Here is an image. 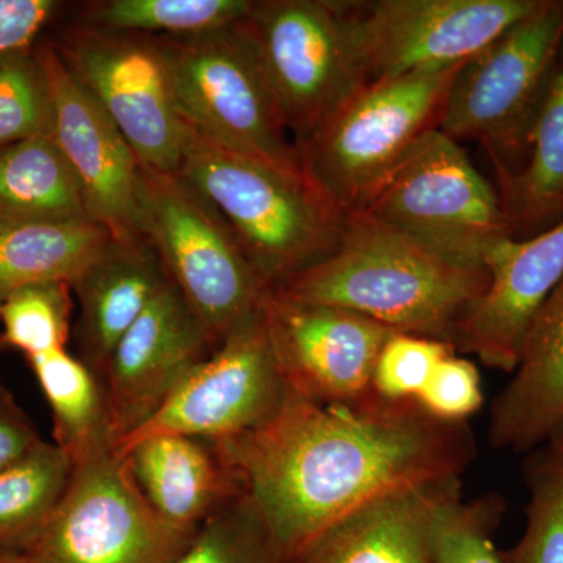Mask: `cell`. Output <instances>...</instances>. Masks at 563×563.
Listing matches in <instances>:
<instances>
[{
  "label": "cell",
  "instance_id": "1",
  "mask_svg": "<svg viewBox=\"0 0 563 563\" xmlns=\"http://www.w3.org/2000/svg\"><path fill=\"white\" fill-rule=\"evenodd\" d=\"M213 444L288 563L374 499L462 479L477 454L466 422L433 420L415 402L373 393L325 404L290 388L272 418Z\"/></svg>",
  "mask_w": 563,
  "mask_h": 563
},
{
  "label": "cell",
  "instance_id": "2",
  "mask_svg": "<svg viewBox=\"0 0 563 563\" xmlns=\"http://www.w3.org/2000/svg\"><path fill=\"white\" fill-rule=\"evenodd\" d=\"M487 284L484 268L448 261L355 211L344 217L342 240L328 258L272 290L453 346L459 321Z\"/></svg>",
  "mask_w": 563,
  "mask_h": 563
},
{
  "label": "cell",
  "instance_id": "3",
  "mask_svg": "<svg viewBox=\"0 0 563 563\" xmlns=\"http://www.w3.org/2000/svg\"><path fill=\"white\" fill-rule=\"evenodd\" d=\"M185 124L179 173L228 222L266 287L328 258L344 217L303 173L287 172Z\"/></svg>",
  "mask_w": 563,
  "mask_h": 563
},
{
  "label": "cell",
  "instance_id": "4",
  "mask_svg": "<svg viewBox=\"0 0 563 563\" xmlns=\"http://www.w3.org/2000/svg\"><path fill=\"white\" fill-rule=\"evenodd\" d=\"M562 46L563 0H539L461 65L440 106L437 131L477 141L498 179L521 172Z\"/></svg>",
  "mask_w": 563,
  "mask_h": 563
},
{
  "label": "cell",
  "instance_id": "5",
  "mask_svg": "<svg viewBox=\"0 0 563 563\" xmlns=\"http://www.w3.org/2000/svg\"><path fill=\"white\" fill-rule=\"evenodd\" d=\"M463 65V63H462ZM461 65L365 85L302 143V173L343 217L361 211L422 133Z\"/></svg>",
  "mask_w": 563,
  "mask_h": 563
},
{
  "label": "cell",
  "instance_id": "6",
  "mask_svg": "<svg viewBox=\"0 0 563 563\" xmlns=\"http://www.w3.org/2000/svg\"><path fill=\"white\" fill-rule=\"evenodd\" d=\"M140 232L214 342L261 307L266 291L218 210L180 174L140 165Z\"/></svg>",
  "mask_w": 563,
  "mask_h": 563
},
{
  "label": "cell",
  "instance_id": "7",
  "mask_svg": "<svg viewBox=\"0 0 563 563\" xmlns=\"http://www.w3.org/2000/svg\"><path fill=\"white\" fill-rule=\"evenodd\" d=\"M448 261L484 268L499 240L512 236L498 188L459 141L422 133L361 210Z\"/></svg>",
  "mask_w": 563,
  "mask_h": 563
},
{
  "label": "cell",
  "instance_id": "8",
  "mask_svg": "<svg viewBox=\"0 0 563 563\" xmlns=\"http://www.w3.org/2000/svg\"><path fill=\"white\" fill-rule=\"evenodd\" d=\"M239 22L188 38L152 36L168 63L181 118L232 150L302 173L272 87Z\"/></svg>",
  "mask_w": 563,
  "mask_h": 563
},
{
  "label": "cell",
  "instance_id": "9",
  "mask_svg": "<svg viewBox=\"0 0 563 563\" xmlns=\"http://www.w3.org/2000/svg\"><path fill=\"white\" fill-rule=\"evenodd\" d=\"M66 9L44 35L63 65L118 125L141 166L179 173L185 124L161 47L152 36L81 24Z\"/></svg>",
  "mask_w": 563,
  "mask_h": 563
},
{
  "label": "cell",
  "instance_id": "10",
  "mask_svg": "<svg viewBox=\"0 0 563 563\" xmlns=\"http://www.w3.org/2000/svg\"><path fill=\"white\" fill-rule=\"evenodd\" d=\"M539 0L333 2L365 84L453 68L487 47Z\"/></svg>",
  "mask_w": 563,
  "mask_h": 563
},
{
  "label": "cell",
  "instance_id": "11",
  "mask_svg": "<svg viewBox=\"0 0 563 563\" xmlns=\"http://www.w3.org/2000/svg\"><path fill=\"white\" fill-rule=\"evenodd\" d=\"M239 24L261 62L295 146L366 85L333 2L252 0Z\"/></svg>",
  "mask_w": 563,
  "mask_h": 563
},
{
  "label": "cell",
  "instance_id": "12",
  "mask_svg": "<svg viewBox=\"0 0 563 563\" xmlns=\"http://www.w3.org/2000/svg\"><path fill=\"white\" fill-rule=\"evenodd\" d=\"M195 533L151 509L117 450L73 465L60 503L24 554L31 563H172Z\"/></svg>",
  "mask_w": 563,
  "mask_h": 563
},
{
  "label": "cell",
  "instance_id": "13",
  "mask_svg": "<svg viewBox=\"0 0 563 563\" xmlns=\"http://www.w3.org/2000/svg\"><path fill=\"white\" fill-rule=\"evenodd\" d=\"M287 390L261 303L209 357L185 374L161 410L114 450L121 453L140 440L165 433L210 442L231 439L272 418Z\"/></svg>",
  "mask_w": 563,
  "mask_h": 563
},
{
  "label": "cell",
  "instance_id": "14",
  "mask_svg": "<svg viewBox=\"0 0 563 563\" xmlns=\"http://www.w3.org/2000/svg\"><path fill=\"white\" fill-rule=\"evenodd\" d=\"M277 365L290 390L325 404L373 395L379 352L395 333L340 307L266 291L262 301Z\"/></svg>",
  "mask_w": 563,
  "mask_h": 563
},
{
  "label": "cell",
  "instance_id": "15",
  "mask_svg": "<svg viewBox=\"0 0 563 563\" xmlns=\"http://www.w3.org/2000/svg\"><path fill=\"white\" fill-rule=\"evenodd\" d=\"M35 51L49 87L52 136L79 180L88 213L113 239H140L136 155L106 110L70 76L46 36Z\"/></svg>",
  "mask_w": 563,
  "mask_h": 563
},
{
  "label": "cell",
  "instance_id": "16",
  "mask_svg": "<svg viewBox=\"0 0 563 563\" xmlns=\"http://www.w3.org/2000/svg\"><path fill=\"white\" fill-rule=\"evenodd\" d=\"M217 346L172 282L124 333L99 376L114 448L146 424L185 374Z\"/></svg>",
  "mask_w": 563,
  "mask_h": 563
},
{
  "label": "cell",
  "instance_id": "17",
  "mask_svg": "<svg viewBox=\"0 0 563 563\" xmlns=\"http://www.w3.org/2000/svg\"><path fill=\"white\" fill-rule=\"evenodd\" d=\"M484 269L487 288L463 313L453 346L514 373L533 320L563 277V221L529 239L499 240Z\"/></svg>",
  "mask_w": 563,
  "mask_h": 563
},
{
  "label": "cell",
  "instance_id": "18",
  "mask_svg": "<svg viewBox=\"0 0 563 563\" xmlns=\"http://www.w3.org/2000/svg\"><path fill=\"white\" fill-rule=\"evenodd\" d=\"M169 284L157 251L144 236H111L106 250L70 285L79 302L73 331L77 357L98 379L124 333Z\"/></svg>",
  "mask_w": 563,
  "mask_h": 563
},
{
  "label": "cell",
  "instance_id": "19",
  "mask_svg": "<svg viewBox=\"0 0 563 563\" xmlns=\"http://www.w3.org/2000/svg\"><path fill=\"white\" fill-rule=\"evenodd\" d=\"M120 454L151 509L177 531L198 532L211 515L240 495L210 440L165 433L140 440Z\"/></svg>",
  "mask_w": 563,
  "mask_h": 563
},
{
  "label": "cell",
  "instance_id": "20",
  "mask_svg": "<svg viewBox=\"0 0 563 563\" xmlns=\"http://www.w3.org/2000/svg\"><path fill=\"white\" fill-rule=\"evenodd\" d=\"M512 379L492 406L496 450L525 453L563 432V277L531 325Z\"/></svg>",
  "mask_w": 563,
  "mask_h": 563
},
{
  "label": "cell",
  "instance_id": "21",
  "mask_svg": "<svg viewBox=\"0 0 563 563\" xmlns=\"http://www.w3.org/2000/svg\"><path fill=\"white\" fill-rule=\"evenodd\" d=\"M453 481L365 504L320 533L292 563H433V507Z\"/></svg>",
  "mask_w": 563,
  "mask_h": 563
},
{
  "label": "cell",
  "instance_id": "22",
  "mask_svg": "<svg viewBox=\"0 0 563 563\" xmlns=\"http://www.w3.org/2000/svg\"><path fill=\"white\" fill-rule=\"evenodd\" d=\"M498 185L512 239H529L563 221V46L533 124L528 161Z\"/></svg>",
  "mask_w": 563,
  "mask_h": 563
},
{
  "label": "cell",
  "instance_id": "23",
  "mask_svg": "<svg viewBox=\"0 0 563 563\" xmlns=\"http://www.w3.org/2000/svg\"><path fill=\"white\" fill-rule=\"evenodd\" d=\"M92 220L79 180L52 135L0 151V228Z\"/></svg>",
  "mask_w": 563,
  "mask_h": 563
},
{
  "label": "cell",
  "instance_id": "24",
  "mask_svg": "<svg viewBox=\"0 0 563 563\" xmlns=\"http://www.w3.org/2000/svg\"><path fill=\"white\" fill-rule=\"evenodd\" d=\"M101 222H35L0 228V306L29 285H73L110 243Z\"/></svg>",
  "mask_w": 563,
  "mask_h": 563
},
{
  "label": "cell",
  "instance_id": "25",
  "mask_svg": "<svg viewBox=\"0 0 563 563\" xmlns=\"http://www.w3.org/2000/svg\"><path fill=\"white\" fill-rule=\"evenodd\" d=\"M49 404L54 443L73 465L114 450L109 409L98 376L66 350L25 358Z\"/></svg>",
  "mask_w": 563,
  "mask_h": 563
},
{
  "label": "cell",
  "instance_id": "26",
  "mask_svg": "<svg viewBox=\"0 0 563 563\" xmlns=\"http://www.w3.org/2000/svg\"><path fill=\"white\" fill-rule=\"evenodd\" d=\"M73 473L69 455L41 440L0 472V551L24 555L60 503Z\"/></svg>",
  "mask_w": 563,
  "mask_h": 563
},
{
  "label": "cell",
  "instance_id": "27",
  "mask_svg": "<svg viewBox=\"0 0 563 563\" xmlns=\"http://www.w3.org/2000/svg\"><path fill=\"white\" fill-rule=\"evenodd\" d=\"M252 0H96L77 9L73 20L107 31L146 36H188L231 27Z\"/></svg>",
  "mask_w": 563,
  "mask_h": 563
},
{
  "label": "cell",
  "instance_id": "28",
  "mask_svg": "<svg viewBox=\"0 0 563 563\" xmlns=\"http://www.w3.org/2000/svg\"><path fill=\"white\" fill-rule=\"evenodd\" d=\"M504 512L501 496L465 499L462 479L448 484L433 507V563H503L495 533Z\"/></svg>",
  "mask_w": 563,
  "mask_h": 563
},
{
  "label": "cell",
  "instance_id": "29",
  "mask_svg": "<svg viewBox=\"0 0 563 563\" xmlns=\"http://www.w3.org/2000/svg\"><path fill=\"white\" fill-rule=\"evenodd\" d=\"M528 487L525 531L503 563H563V432L529 463Z\"/></svg>",
  "mask_w": 563,
  "mask_h": 563
},
{
  "label": "cell",
  "instance_id": "30",
  "mask_svg": "<svg viewBox=\"0 0 563 563\" xmlns=\"http://www.w3.org/2000/svg\"><path fill=\"white\" fill-rule=\"evenodd\" d=\"M74 292L65 282L29 285L0 306V342L25 358L66 350L73 335Z\"/></svg>",
  "mask_w": 563,
  "mask_h": 563
},
{
  "label": "cell",
  "instance_id": "31",
  "mask_svg": "<svg viewBox=\"0 0 563 563\" xmlns=\"http://www.w3.org/2000/svg\"><path fill=\"white\" fill-rule=\"evenodd\" d=\"M172 563H288L242 495L198 529Z\"/></svg>",
  "mask_w": 563,
  "mask_h": 563
},
{
  "label": "cell",
  "instance_id": "32",
  "mask_svg": "<svg viewBox=\"0 0 563 563\" xmlns=\"http://www.w3.org/2000/svg\"><path fill=\"white\" fill-rule=\"evenodd\" d=\"M35 46L0 55V151L52 135L49 87Z\"/></svg>",
  "mask_w": 563,
  "mask_h": 563
},
{
  "label": "cell",
  "instance_id": "33",
  "mask_svg": "<svg viewBox=\"0 0 563 563\" xmlns=\"http://www.w3.org/2000/svg\"><path fill=\"white\" fill-rule=\"evenodd\" d=\"M451 352L454 347L440 340L393 333L374 366V395L387 402H415L437 365Z\"/></svg>",
  "mask_w": 563,
  "mask_h": 563
},
{
  "label": "cell",
  "instance_id": "34",
  "mask_svg": "<svg viewBox=\"0 0 563 563\" xmlns=\"http://www.w3.org/2000/svg\"><path fill=\"white\" fill-rule=\"evenodd\" d=\"M415 404L433 420L465 424L484 404L483 380L477 366L451 352L437 365Z\"/></svg>",
  "mask_w": 563,
  "mask_h": 563
},
{
  "label": "cell",
  "instance_id": "35",
  "mask_svg": "<svg viewBox=\"0 0 563 563\" xmlns=\"http://www.w3.org/2000/svg\"><path fill=\"white\" fill-rule=\"evenodd\" d=\"M65 9L58 0H0V55L35 46Z\"/></svg>",
  "mask_w": 563,
  "mask_h": 563
},
{
  "label": "cell",
  "instance_id": "36",
  "mask_svg": "<svg viewBox=\"0 0 563 563\" xmlns=\"http://www.w3.org/2000/svg\"><path fill=\"white\" fill-rule=\"evenodd\" d=\"M41 440L31 418L0 377V472L31 453Z\"/></svg>",
  "mask_w": 563,
  "mask_h": 563
},
{
  "label": "cell",
  "instance_id": "37",
  "mask_svg": "<svg viewBox=\"0 0 563 563\" xmlns=\"http://www.w3.org/2000/svg\"><path fill=\"white\" fill-rule=\"evenodd\" d=\"M0 563H31L24 555L20 554H11V553H2L0 551Z\"/></svg>",
  "mask_w": 563,
  "mask_h": 563
},
{
  "label": "cell",
  "instance_id": "38",
  "mask_svg": "<svg viewBox=\"0 0 563 563\" xmlns=\"http://www.w3.org/2000/svg\"><path fill=\"white\" fill-rule=\"evenodd\" d=\"M5 351V347H3L2 342H0V352Z\"/></svg>",
  "mask_w": 563,
  "mask_h": 563
}]
</instances>
